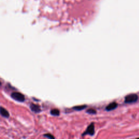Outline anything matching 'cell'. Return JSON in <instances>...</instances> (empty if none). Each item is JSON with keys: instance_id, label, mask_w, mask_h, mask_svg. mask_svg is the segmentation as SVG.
Segmentation results:
<instances>
[{"instance_id": "5b68a950", "label": "cell", "mask_w": 139, "mask_h": 139, "mask_svg": "<svg viewBox=\"0 0 139 139\" xmlns=\"http://www.w3.org/2000/svg\"><path fill=\"white\" fill-rule=\"evenodd\" d=\"M118 104L116 102H112L110 104H109L107 107H105V110L108 111V112H110V111H112L113 110L115 109L117 107Z\"/></svg>"}, {"instance_id": "277c9868", "label": "cell", "mask_w": 139, "mask_h": 139, "mask_svg": "<svg viewBox=\"0 0 139 139\" xmlns=\"http://www.w3.org/2000/svg\"><path fill=\"white\" fill-rule=\"evenodd\" d=\"M30 108H31V110L32 111V112L35 113L37 114L41 112V107H40V106L38 104L31 103V104H30Z\"/></svg>"}, {"instance_id": "8fae6325", "label": "cell", "mask_w": 139, "mask_h": 139, "mask_svg": "<svg viewBox=\"0 0 139 139\" xmlns=\"http://www.w3.org/2000/svg\"><path fill=\"white\" fill-rule=\"evenodd\" d=\"M139 139V138H137V139Z\"/></svg>"}, {"instance_id": "8992f818", "label": "cell", "mask_w": 139, "mask_h": 139, "mask_svg": "<svg viewBox=\"0 0 139 139\" xmlns=\"http://www.w3.org/2000/svg\"><path fill=\"white\" fill-rule=\"evenodd\" d=\"M1 115L2 117L5 118H8L10 116L9 113L8 111L2 107H1Z\"/></svg>"}, {"instance_id": "ba28073f", "label": "cell", "mask_w": 139, "mask_h": 139, "mask_svg": "<svg viewBox=\"0 0 139 139\" xmlns=\"http://www.w3.org/2000/svg\"><path fill=\"white\" fill-rule=\"evenodd\" d=\"M50 113H51V114L53 116H58L60 115V111L59 109H58L54 108V109H53L52 110H51Z\"/></svg>"}, {"instance_id": "3957f363", "label": "cell", "mask_w": 139, "mask_h": 139, "mask_svg": "<svg viewBox=\"0 0 139 139\" xmlns=\"http://www.w3.org/2000/svg\"><path fill=\"white\" fill-rule=\"evenodd\" d=\"M95 123L93 122L91 123L90 125L88 126L87 129L82 134V136H84L85 135H89L90 136H93L95 134Z\"/></svg>"}, {"instance_id": "52a82bcc", "label": "cell", "mask_w": 139, "mask_h": 139, "mask_svg": "<svg viewBox=\"0 0 139 139\" xmlns=\"http://www.w3.org/2000/svg\"><path fill=\"white\" fill-rule=\"evenodd\" d=\"M87 107V105H81L75 106V107L72 108V109L76 111H81V110L85 109Z\"/></svg>"}, {"instance_id": "30bf717a", "label": "cell", "mask_w": 139, "mask_h": 139, "mask_svg": "<svg viewBox=\"0 0 139 139\" xmlns=\"http://www.w3.org/2000/svg\"><path fill=\"white\" fill-rule=\"evenodd\" d=\"M43 136H44V137L48 138L49 139H55L54 136L52 134L50 133H47V134H45L43 135Z\"/></svg>"}, {"instance_id": "6da1fadb", "label": "cell", "mask_w": 139, "mask_h": 139, "mask_svg": "<svg viewBox=\"0 0 139 139\" xmlns=\"http://www.w3.org/2000/svg\"><path fill=\"white\" fill-rule=\"evenodd\" d=\"M11 97L13 100L19 102H23L25 101V97L24 95L19 92H13L12 93Z\"/></svg>"}, {"instance_id": "7a4b0ae2", "label": "cell", "mask_w": 139, "mask_h": 139, "mask_svg": "<svg viewBox=\"0 0 139 139\" xmlns=\"http://www.w3.org/2000/svg\"><path fill=\"white\" fill-rule=\"evenodd\" d=\"M138 100V96L135 94V93H131L125 97V102L128 104H130V103H134L136 102Z\"/></svg>"}, {"instance_id": "9c48e42d", "label": "cell", "mask_w": 139, "mask_h": 139, "mask_svg": "<svg viewBox=\"0 0 139 139\" xmlns=\"http://www.w3.org/2000/svg\"><path fill=\"white\" fill-rule=\"evenodd\" d=\"M87 113L89 114H92V115H95L96 114L97 111L96 110H95V109L93 108H90L89 109H88L87 110Z\"/></svg>"}]
</instances>
